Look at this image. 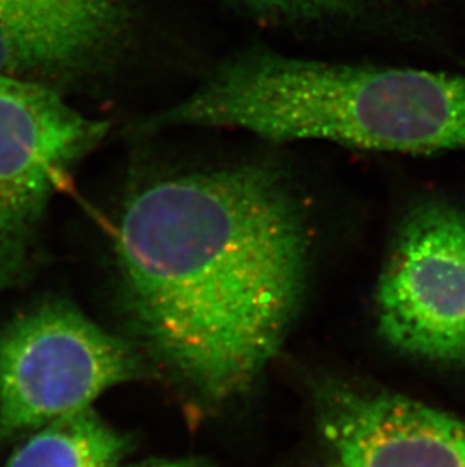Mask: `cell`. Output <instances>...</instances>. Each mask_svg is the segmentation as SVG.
<instances>
[{"instance_id":"cell-1","label":"cell","mask_w":465,"mask_h":467,"mask_svg":"<svg viewBox=\"0 0 465 467\" xmlns=\"http://www.w3.org/2000/svg\"><path fill=\"white\" fill-rule=\"evenodd\" d=\"M310 230L280 168L245 162L140 186L124 204V303L150 351L204 397L245 392L298 312Z\"/></svg>"},{"instance_id":"cell-2","label":"cell","mask_w":465,"mask_h":467,"mask_svg":"<svg viewBox=\"0 0 465 467\" xmlns=\"http://www.w3.org/2000/svg\"><path fill=\"white\" fill-rule=\"evenodd\" d=\"M177 128L404 155L465 150V75L242 50L183 100L138 119L132 130Z\"/></svg>"},{"instance_id":"cell-3","label":"cell","mask_w":465,"mask_h":467,"mask_svg":"<svg viewBox=\"0 0 465 467\" xmlns=\"http://www.w3.org/2000/svg\"><path fill=\"white\" fill-rule=\"evenodd\" d=\"M140 372L133 349L70 301L36 303L0 327V443L88 409Z\"/></svg>"},{"instance_id":"cell-4","label":"cell","mask_w":465,"mask_h":467,"mask_svg":"<svg viewBox=\"0 0 465 467\" xmlns=\"http://www.w3.org/2000/svg\"><path fill=\"white\" fill-rule=\"evenodd\" d=\"M108 130L53 87L0 76V289L27 277L53 194Z\"/></svg>"},{"instance_id":"cell-5","label":"cell","mask_w":465,"mask_h":467,"mask_svg":"<svg viewBox=\"0 0 465 467\" xmlns=\"http://www.w3.org/2000/svg\"><path fill=\"white\" fill-rule=\"evenodd\" d=\"M388 344L416 358L465 365V213L450 203L411 209L377 285Z\"/></svg>"},{"instance_id":"cell-6","label":"cell","mask_w":465,"mask_h":467,"mask_svg":"<svg viewBox=\"0 0 465 467\" xmlns=\"http://www.w3.org/2000/svg\"><path fill=\"white\" fill-rule=\"evenodd\" d=\"M317 422L338 467H465V423L391 393L328 383Z\"/></svg>"},{"instance_id":"cell-7","label":"cell","mask_w":465,"mask_h":467,"mask_svg":"<svg viewBox=\"0 0 465 467\" xmlns=\"http://www.w3.org/2000/svg\"><path fill=\"white\" fill-rule=\"evenodd\" d=\"M130 0H0V76L53 87L108 66L130 26Z\"/></svg>"},{"instance_id":"cell-8","label":"cell","mask_w":465,"mask_h":467,"mask_svg":"<svg viewBox=\"0 0 465 467\" xmlns=\"http://www.w3.org/2000/svg\"><path fill=\"white\" fill-rule=\"evenodd\" d=\"M129 448L128 437L88 407L34 430L5 467H115Z\"/></svg>"},{"instance_id":"cell-9","label":"cell","mask_w":465,"mask_h":467,"mask_svg":"<svg viewBox=\"0 0 465 467\" xmlns=\"http://www.w3.org/2000/svg\"><path fill=\"white\" fill-rule=\"evenodd\" d=\"M253 17L280 25H310L349 17L358 0H225Z\"/></svg>"},{"instance_id":"cell-10","label":"cell","mask_w":465,"mask_h":467,"mask_svg":"<svg viewBox=\"0 0 465 467\" xmlns=\"http://www.w3.org/2000/svg\"><path fill=\"white\" fill-rule=\"evenodd\" d=\"M128 467H215L211 464L202 463V462H193V460H174V462H168V460H156V462H145V463L133 464Z\"/></svg>"}]
</instances>
